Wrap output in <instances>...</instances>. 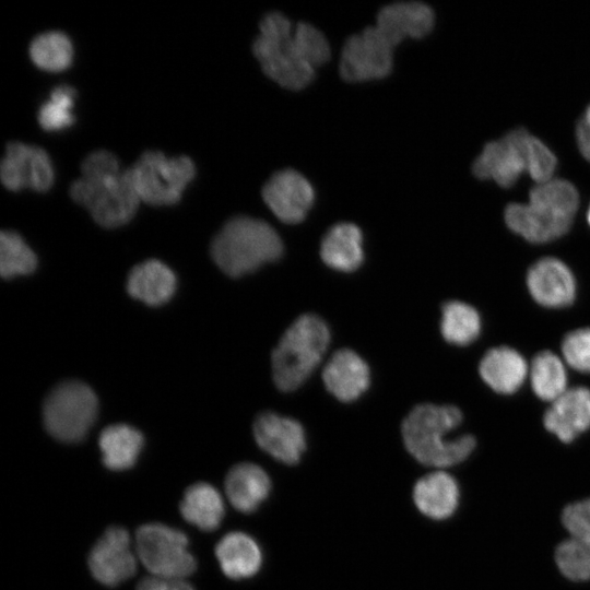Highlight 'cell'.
<instances>
[{
  "mask_svg": "<svg viewBox=\"0 0 590 590\" xmlns=\"http://www.w3.org/2000/svg\"><path fill=\"white\" fill-rule=\"evenodd\" d=\"M252 50L266 75L293 91L306 87L330 57L329 43L317 27L306 22L293 26L280 12L263 16Z\"/></svg>",
  "mask_w": 590,
  "mask_h": 590,
  "instance_id": "obj_1",
  "label": "cell"
},
{
  "mask_svg": "<svg viewBox=\"0 0 590 590\" xmlns=\"http://www.w3.org/2000/svg\"><path fill=\"white\" fill-rule=\"evenodd\" d=\"M81 174L71 185L70 196L88 210L97 224L113 228L133 217L141 201L128 170L121 169L113 153L92 152L82 162Z\"/></svg>",
  "mask_w": 590,
  "mask_h": 590,
  "instance_id": "obj_2",
  "label": "cell"
},
{
  "mask_svg": "<svg viewBox=\"0 0 590 590\" xmlns=\"http://www.w3.org/2000/svg\"><path fill=\"white\" fill-rule=\"evenodd\" d=\"M462 422L453 405L423 403L413 408L402 423L408 451L422 464L449 468L464 461L475 447L471 435L449 439L448 434Z\"/></svg>",
  "mask_w": 590,
  "mask_h": 590,
  "instance_id": "obj_3",
  "label": "cell"
},
{
  "mask_svg": "<svg viewBox=\"0 0 590 590\" xmlns=\"http://www.w3.org/2000/svg\"><path fill=\"white\" fill-rule=\"evenodd\" d=\"M578 206L577 188L568 180L552 178L530 190L528 203H509L504 219L507 226L526 240L544 244L569 231Z\"/></svg>",
  "mask_w": 590,
  "mask_h": 590,
  "instance_id": "obj_4",
  "label": "cell"
},
{
  "mask_svg": "<svg viewBox=\"0 0 590 590\" xmlns=\"http://www.w3.org/2000/svg\"><path fill=\"white\" fill-rule=\"evenodd\" d=\"M282 253L276 231L262 220L245 215L228 220L211 243L214 262L231 276L252 272Z\"/></svg>",
  "mask_w": 590,
  "mask_h": 590,
  "instance_id": "obj_5",
  "label": "cell"
},
{
  "mask_svg": "<svg viewBox=\"0 0 590 590\" xmlns=\"http://www.w3.org/2000/svg\"><path fill=\"white\" fill-rule=\"evenodd\" d=\"M330 342L327 323L304 314L284 332L272 352L273 380L282 391L298 388L318 366Z\"/></svg>",
  "mask_w": 590,
  "mask_h": 590,
  "instance_id": "obj_6",
  "label": "cell"
},
{
  "mask_svg": "<svg viewBox=\"0 0 590 590\" xmlns=\"http://www.w3.org/2000/svg\"><path fill=\"white\" fill-rule=\"evenodd\" d=\"M127 170L140 201L152 205L177 203L196 175L188 156L167 157L160 151L144 152Z\"/></svg>",
  "mask_w": 590,
  "mask_h": 590,
  "instance_id": "obj_7",
  "label": "cell"
},
{
  "mask_svg": "<svg viewBox=\"0 0 590 590\" xmlns=\"http://www.w3.org/2000/svg\"><path fill=\"white\" fill-rule=\"evenodd\" d=\"M96 415L97 398L94 391L78 380L64 381L54 388L43 408L46 429L64 442L83 439Z\"/></svg>",
  "mask_w": 590,
  "mask_h": 590,
  "instance_id": "obj_8",
  "label": "cell"
},
{
  "mask_svg": "<svg viewBox=\"0 0 590 590\" xmlns=\"http://www.w3.org/2000/svg\"><path fill=\"white\" fill-rule=\"evenodd\" d=\"M134 551L153 576L185 579L197 568V562L188 551L187 535L163 523H145L138 528Z\"/></svg>",
  "mask_w": 590,
  "mask_h": 590,
  "instance_id": "obj_9",
  "label": "cell"
},
{
  "mask_svg": "<svg viewBox=\"0 0 590 590\" xmlns=\"http://www.w3.org/2000/svg\"><path fill=\"white\" fill-rule=\"evenodd\" d=\"M393 48L376 26L350 36L340 59L342 79L352 83L385 79L392 71Z\"/></svg>",
  "mask_w": 590,
  "mask_h": 590,
  "instance_id": "obj_10",
  "label": "cell"
},
{
  "mask_svg": "<svg viewBox=\"0 0 590 590\" xmlns=\"http://www.w3.org/2000/svg\"><path fill=\"white\" fill-rule=\"evenodd\" d=\"M529 131L517 128L503 138L487 142L472 164V172L479 179H493L508 188L527 172L526 141Z\"/></svg>",
  "mask_w": 590,
  "mask_h": 590,
  "instance_id": "obj_11",
  "label": "cell"
},
{
  "mask_svg": "<svg viewBox=\"0 0 590 590\" xmlns=\"http://www.w3.org/2000/svg\"><path fill=\"white\" fill-rule=\"evenodd\" d=\"M135 555L128 531L109 527L92 547L87 564L94 579L104 586L116 587L135 574Z\"/></svg>",
  "mask_w": 590,
  "mask_h": 590,
  "instance_id": "obj_12",
  "label": "cell"
},
{
  "mask_svg": "<svg viewBox=\"0 0 590 590\" xmlns=\"http://www.w3.org/2000/svg\"><path fill=\"white\" fill-rule=\"evenodd\" d=\"M0 177L3 186L12 191L23 188L46 191L54 182V167L44 149L10 142L1 161Z\"/></svg>",
  "mask_w": 590,
  "mask_h": 590,
  "instance_id": "obj_13",
  "label": "cell"
},
{
  "mask_svg": "<svg viewBox=\"0 0 590 590\" xmlns=\"http://www.w3.org/2000/svg\"><path fill=\"white\" fill-rule=\"evenodd\" d=\"M262 198L272 213L285 224L302 222L315 200L309 181L294 169L273 174L262 188Z\"/></svg>",
  "mask_w": 590,
  "mask_h": 590,
  "instance_id": "obj_14",
  "label": "cell"
},
{
  "mask_svg": "<svg viewBox=\"0 0 590 590\" xmlns=\"http://www.w3.org/2000/svg\"><path fill=\"white\" fill-rule=\"evenodd\" d=\"M253 435L258 446L285 464L299 462L306 439L303 426L295 420L273 412H263L253 423Z\"/></svg>",
  "mask_w": 590,
  "mask_h": 590,
  "instance_id": "obj_15",
  "label": "cell"
},
{
  "mask_svg": "<svg viewBox=\"0 0 590 590\" xmlns=\"http://www.w3.org/2000/svg\"><path fill=\"white\" fill-rule=\"evenodd\" d=\"M527 286L532 298L547 308H563L576 297V280L566 263L554 257L535 261L527 273Z\"/></svg>",
  "mask_w": 590,
  "mask_h": 590,
  "instance_id": "obj_16",
  "label": "cell"
},
{
  "mask_svg": "<svg viewBox=\"0 0 590 590\" xmlns=\"http://www.w3.org/2000/svg\"><path fill=\"white\" fill-rule=\"evenodd\" d=\"M545 428L568 444L590 428V390L568 388L551 402L543 416Z\"/></svg>",
  "mask_w": 590,
  "mask_h": 590,
  "instance_id": "obj_17",
  "label": "cell"
},
{
  "mask_svg": "<svg viewBox=\"0 0 590 590\" xmlns=\"http://www.w3.org/2000/svg\"><path fill=\"white\" fill-rule=\"evenodd\" d=\"M435 24L433 9L423 2H397L384 7L377 14L376 27L396 47L405 38L420 39Z\"/></svg>",
  "mask_w": 590,
  "mask_h": 590,
  "instance_id": "obj_18",
  "label": "cell"
},
{
  "mask_svg": "<svg viewBox=\"0 0 590 590\" xmlns=\"http://www.w3.org/2000/svg\"><path fill=\"white\" fill-rule=\"evenodd\" d=\"M328 391L343 402L356 400L369 385V368L354 351H337L322 371Z\"/></svg>",
  "mask_w": 590,
  "mask_h": 590,
  "instance_id": "obj_19",
  "label": "cell"
},
{
  "mask_svg": "<svg viewBox=\"0 0 590 590\" xmlns=\"http://www.w3.org/2000/svg\"><path fill=\"white\" fill-rule=\"evenodd\" d=\"M483 381L495 392L511 394L524 382L529 375V365L524 357L509 346L488 350L479 365Z\"/></svg>",
  "mask_w": 590,
  "mask_h": 590,
  "instance_id": "obj_20",
  "label": "cell"
},
{
  "mask_svg": "<svg viewBox=\"0 0 590 590\" xmlns=\"http://www.w3.org/2000/svg\"><path fill=\"white\" fill-rule=\"evenodd\" d=\"M224 486L232 506L243 514H250L268 498L271 481L259 465L241 462L228 471Z\"/></svg>",
  "mask_w": 590,
  "mask_h": 590,
  "instance_id": "obj_21",
  "label": "cell"
},
{
  "mask_svg": "<svg viewBox=\"0 0 590 590\" xmlns=\"http://www.w3.org/2000/svg\"><path fill=\"white\" fill-rule=\"evenodd\" d=\"M459 496L457 481L444 471L426 474L413 488L416 508L434 520H444L452 516L458 507Z\"/></svg>",
  "mask_w": 590,
  "mask_h": 590,
  "instance_id": "obj_22",
  "label": "cell"
},
{
  "mask_svg": "<svg viewBox=\"0 0 590 590\" xmlns=\"http://www.w3.org/2000/svg\"><path fill=\"white\" fill-rule=\"evenodd\" d=\"M215 555L224 575L234 580L252 577L262 564L260 546L244 532L225 534L215 546Z\"/></svg>",
  "mask_w": 590,
  "mask_h": 590,
  "instance_id": "obj_23",
  "label": "cell"
},
{
  "mask_svg": "<svg viewBox=\"0 0 590 590\" xmlns=\"http://www.w3.org/2000/svg\"><path fill=\"white\" fill-rule=\"evenodd\" d=\"M363 235L352 223H339L329 228L320 245V256L330 268L352 272L363 262Z\"/></svg>",
  "mask_w": 590,
  "mask_h": 590,
  "instance_id": "obj_24",
  "label": "cell"
},
{
  "mask_svg": "<svg viewBox=\"0 0 590 590\" xmlns=\"http://www.w3.org/2000/svg\"><path fill=\"white\" fill-rule=\"evenodd\" d=\"M176 278L173 271L158 260L137 264L129 273V294L151 306L165 304L174 294Z\"/></svg>",
  "mask_w": 590,
  "mask_h": 590,
  "instance_id": "obj_25",
  "label": "cell"
},
{
  "mask_svg": "<svg viewBox=\"0 0 590 590\" xmlns=\"http://www.w3.org/2000/svg\"><path fill=\"white\" fill-rule=\"evenodd\" d=\"M182 518L202 531L217 529L224 517V502L215 487L205 482L189 486L179 505Z\"/></svg>",
  "mask_w": 590,
  "mask_h": 590,
  "instance_id": "obj_26",
  "label": "cell"
},
{
  "mask_svg": "<svg viewBox=\"0 0 590 590\" xmlns=\"http://www.w3.org/2000/svg\"><path fill=\"white\" fill-rule=\"evenodd\" d=\"M98 445L104 465L113 471H122L135 464L143 447V436L134 427L115 424L103 429Z\"/></svg>",
  "mask_w": 590,
  "mask_h": 590,
  "instance_id": "obj_27",
  "label": "cell"
},
{
  "mask_svg": "<svg viewBox=\"0 0 590 590\" xmlns=\"http://www.w3.org/2000/svg\"><path fill=\"white\" fill-rule=\"evenodd\" d=\"M528 377L535 396L544 401L553 402L568 389L565 364L551 351H542L533 357Z\"/></svg>",
  "mask_w": 590,
  "mask_h": 590,
  "instance_id": "obj_28",
  "label": "cell"
},
{
  "mask_svg": "<svg viewBox=\"0 0 590 590\" xmlns=\"http://www.w3.org/2000/svg\"><path fill=\"white\" fill-rule=\"evenodd\" d=\"M481 317L476 309L459 300H450L441 308L440 330L445 340L455 345H468L481 332Z\"/></svg>",
  "mask_w": 590,
  "mask_h": 590,
  "instance_id": "obj_29",
  "label": "cell"
},
{
  "mask_svg": "<svg viewBox=\"0 0 590 590\" xmlns=\"http://www.w3.org/2000/svg\"><path fill=\"white\" fill-rule=\"evenodd\" d=\"M30 57L39 69L59 72L70 67L73 47L70 38L57 31L37 35L30 45Z\"/></svg>",
  "mask_w": 590,
  "mask_h": 590,
  "instance_id": "obj_30",
  "label": "cell"
},
{
  "mask_svg": "<svg viewBox=\"0 0 590 590\" xmlns=\"http://www.w3.org/2000/svg\"><path fill=\"white\" fill-rule=\"evenodd\" d=\"M37 259L22 237L13 231L0 235V273L2 278H13L33 272Z\"/></svg>",
  "mask_w": 590,
  "mask_h": 590,
  "instance_id": "obj_31",
  "label": "cell"
},
{
  "mask_svg": "<svg viewBox=\"0 0 590 590\" xmlns=\"http://www.w3.org/2000/svg\"><path fill=\"white\" fill-rule=\"evenodd\" d=\"M75 91L69 85L55 87L48 101L39 108L37 119L40 127L47 131H59L74 122L72 108Z\"/></svg>",
  "mask_w": 590,
  "mask_h": 590,
  "instance_id": "obj_32",
  "label": "cell"
},
{
  "mask_svg": "<svg viewBox=\"0 0 590 590\" xmlns=\"http://www.w3.org/2000/svg\"><path fill=\"white\" fill-rule=\"evenodd\" d=\"M555 563L567 579L581 582L590 579V546L569 538L555 550Z\"/></svg>",
  "mask_w": 590,
  "mask_h": 590,
  "instance_id": "obj_33",
  "label": "cell"
},
{
  "mask_svg": "<svg viewBox=\"0 0 590 590\" xmlns=\"http://www.w3.org/2000/svg\"><path fill=\"white\" fill-rule=\"evenodd\" d=\"M527 173L536 182L553 178L557 158L552 150L538 137L528 133L526 141Z\"/></svg>",
  "mask_w": 590,
  "mask_h": 590,
  "instance_id": "obj_34",
  "label": "cell"
},
{
  "mask_svg": "<svg viewBox=\"0 0 590 590\" xmlns=\"http://www.w3.org/2000/svg\"><path fill=\"white\" fill-rule=\"evenodd\" d=\"M562 354L573 369L590 374V328L568 332L562 342Z\"/></svg>",
  "mask_w": 590,
  "mask_h": 590,
  "instance_id": "obj_35",
  "label": "cell"
},
{
  "mask_svg": "<svg viewBox=\"0 0 590 590\" xmlns=\"http://www.w3.org/2000/svg\"><path fill=\"white\" fill-rule=\"evenodd\" d=\"M562 522L570 538L590 546V498L565 507L562 512Z\"/></svg>",
  "mask_w": 590,
  "mask_h": 590,
  "instance_id": "obj_36",
  "label": "cell"
},
{
  "mask_svg": "<svg viewBox=\"0 0 590 590\" xmlns=\"http://www.w3.org/2000/svg\"><path fill=\"white\" fill-rule=\"evenodd\" d=\"M137 590H196L192 585L182 578H168L158 576H148L142 578Z\"/></svg>",
  "mask_w": 590,
  "mask_h": 590,
  "instance_id": "obj_37",
  "label": "cell"
},
{
  "mask_svg": "<svg viewBox=\"0 0 590 590\" xmlns=\"http://www.w3.org/2000/svg\"><path fill=\"white\" fill-rule=\"evenodd\" d=\"M576 142L581 155L590 162V104L577 121Z\"/></svg>",
  "mask_w": 590,
  "mask_h": 590,
  "instance_id": "obj_38",
  "label": "cell"
},
{
  "mask_svg": "<svg viewBox=\"0 0 590 590\" xmlns=\"http://www.w3.org/2000/svg\"><path fill=\"white\" fill-rule=\"evenodd\" d=\"M587 220H588V223L590 225V204H589L588 212H587Z\"/></svg>",
  "mask_w": 590,
  "mask_h": 590,
  "instance_id": "obj_39",
  "label": "cell"
}]
</instances>
